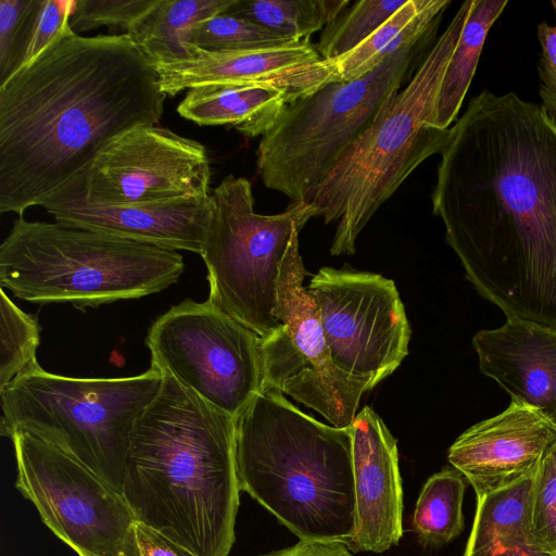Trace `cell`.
Instances as JSON below:
<instances>
[{
	"label": "cell",
	"mask_w": 556,
	"mask_h": 556,
	"mask_svg": "<svg viewBox=\"0 0 556 556\" xmlns=\"http://www.w3.org/2000/svg\"><path fill=\"white\" fill-rule=\"evenodd\" d=\"M432 211L482 298L556 329V122L541 105L473 97L441 153Z\"/></svg>",
	"instance_id": "obj_1"
},
{
	"label": "cell",
	"mask_w": 556,
	"mask_h": 556,
	"mask_svg": "<svg viewBox=\"0 0 556 556\" xmlns=\"http://www.w3.org/2000/svg\"><path fill=\"white\" fill-rule=\"evenodd\" d=\"M166 94L129 35L72 34L0 85V212L41 206Z\"/></svg>",
	"instance_id": "obj_2"
},
{
	"label": "cell",
	"mask_w": 556,
	"mask_h": 556,
	"mask_svg": "<svg viewBox=\"0 0 556 556\" xmlns=\"http://www.w3.org/2000/svg\"><path fill=\"white\" fill-rule=\"evenodd\" d=\"M235 432V417L163 372L125 459L123 495L137 520L197 556H228L241 491Z\"/></svg>",
	"instance_id": "obj_3"
},
{
	"label": "cell",
	"mask_w": 556,
	"mask_h": 556,
	"mask_svg": "<svg viewBox=\"0 0 556 556\" xmlns=\"http://www.w3.org/2000/svg\"><path fill=\"white\" fill-rule=\"evenodd\" d=\"M235 457L240 490L300 541L350 545L357 528L351 426L324 424L263 390L236 417Z\"/></svg>",
	"instance_id": "obj_4"
},
{
	"label": "cell",
	"mask_w": 556,
	"mask_h": 556,
	"mask_svg": "<svg viewBox=\"0 0 556 556\" xmlns=\"http://www.w3.org/2000/svg\"><path fill=\"white\" fill-rule=\"evenodd\" d=\"M470 0L426 53L404 89L319 181L309 203L325 224L339 220L330 252L354 254L355 242L380 206L428 157L442 153L451 127L433 126L438 92L459 39Z\"/></svg>",
	"instance_id": "obj_5"
},
{
	"label": "cell",
	"mask_w": 556,
	"mask_h": 556,
	"mask_svg": "<svg viewBox=\"0 0 556 556\" xmlns=\"http://www.w3.org/2000/svg\"><path fill=\"white\" fill-rule=\"evenodd\" d=\"M181 254L103 232L20 216L0 245V285L36 304L79 309L140 299L176 283Z\"/></svg>",
	"instance_id": "obj_6"
},
{
	"label": "cell",
	"mask_w": 556,
	"mask_h": 556,
	"mask_svg": "<svg viewBox=\"0 0 556 556\" xmlns=\"http://www.w3.org/2000/svg\"><path fill=\"white\" fill-rule=\"evenodd\" d=\"M162 381L153 365L131 377L75 378L37 364L0 391V433L51 443L123 494L130 433Z\"/></svg>",
	"instance_id": "obj_7"
},
{
	"label": "cell",
	"mask_w": 556,
	"mask_h": 556,
	"mask_svg": "<svg viewBox=\"0 0 556 556\" xmlns=\"http://www.w3.org/2000/svg\"><path fill=\"white\" fill-rule=\"evenodd\" d=\"M434 33L391 53L355 80L328 84L288 103L258 143L256 165L263 184L292 202L307 201L400 91Z\"/></svg>",
	"instance_id": "obj_8"
},
{
	"label": "cell",
	"mask_w": 556,
	"mask_h": 556,
	"mask_svg": "<svg viewBox=\"0 0 556 556\" xmlns=\"http://www.w3.org/2000/svg\"><path fill=\"white\" fill-rule=\"evenodd\" d=\"M211 198L212 218L200 254L207 270V301L267 338L281 326L274 309L282 261L314 212L308 202L299 201L279 214H257L251 182L233 175Z\"/></svg>",
	"instance_id": "obj_9"
},
{
	"label": "cell",
	"mask_w": 556,
	"mask_h": 556,
	"mask_svg": "<svg viewBox=\"0 0 556 556\" xmlns=\"http://www.w3.org/2000/svg\"><path fill=\"white\" fill-rule=\"evenodd\" d=\"M15 488L79 556H140L137 518L124 495L83 463L27 432H15Z\"/></svg>",
	"instance_id": "obj_10"
},
{
	"label": "cell",
	"mask_w": 556,
	"mask_h": 556,
	"mask_svg": "<svg viewBox=\"0 0 556 556\" xmlns=\"http://www.w3.org/2000/svg\"><path fill=\"white\" fill-rule=\"evenodd\" d=\"M262 338L207 300L172 306L151 325V365L237 417L263 390Z\"/></svg>",
	"instance_id": "obj_11"
},
{
	"label": "cell",
	"mask_w": 556,
	"mask_h": 556,
	"mask_svg": "<svg viewBox=\"0 0 556 556\" xmlns=\"http://www.w3.org/2000/svg\"><path fill=\"white\" fill-rule=\"evenodd\" d=\"M307 275L296 237L278 276L274 315L281 326L261 343L263 390L290 395L334 427H350L362 395L375 386L340 370L332 362L318 307L303 286Z\"/></svg>",
	"instance_id": "obj_12"
},
{
	"label": "cell",
	"mask_w": 556,
	"mask_h": 556,
	"mask_svg": "<svg viewBox=\"0 0 556 556\" xmlns=\"http://www.w3.org/2000/svg\"><path fill=\"white\" fill-rule=\"evenodd\" d=\"M205 147L168 128L138 126L109 143L79 175L41 206L119 205L205 197Z\"/></svg>",
	"instance_id": "obj_13"
},
{
	"label": "cell",
	"mask_w": 556,
	"mask_h": 556,
	"mask_svg": "<svg viewBox=\"0 0 556 556\" xmlns=\"http://www.w3.org/2000/svg\"><path fill=\"white\" fill-rule=\"evenodd\" d=\"M307 289L340 370L376 387L400 366L408 353L410 327L393 280L323 267Z\"/></svg>",
	"instance_id": "obj_14"
},
{
	"label": "cell",
	"mask_w": 556,
	"mask_h": 556,
	"mask_svg": "<svg viewBox=\"0 0 556 556\" xmlns=\"http://www.w3.org/2000/svg\"><path fill=\"white\" fill-rule=\"evenodd\" d=\"M556 442V422L542 412L510 402L496 416L464 431L447 459L480 498L533 476Z\"/></svg>",
	"instance_id": "obj_15"
},
{
	"label": "cell",
	"mask_w": 556,
	"mask_h": 556,
	"mask_svg": "<svg viewBox=\"0 0 556 556\" xmlns=\"http://www.w3.org/2000/svg\"><path fill=\"white\" fill-rule=\"evenodd\" d=\"M357 528L352 552L382 553L403 535V489L396 440L365 406L352 425Z\"/></svg>",
	"instance_id": "obj_16"
},
{
	"label": "cell",
	"mask_w": 556,
	"mask_h": 556,
	"mask_svg": "<svg viewBox=\"0 0 556 556\" xmlns=\"http://www.w3.org/2000/svg\"><path fill=\"white\" fill-rule=\"evenodd\" d=\"M43 208L65 226L201 254L213 202L208 194L119 205H46Z\"/></svg>",
	"instance_id": "obj_17"
},
{
	"label": "cell",
	"mask_w": 556,
	"mask_h": 556,
	"mask_svg": "<svg viewBox=\"0 0 556 556\" xmlns=\"http://www.w3.org/2000/svg\"><path fill=\"white\" fill-rule=\"evenodd\" d=\"M481 372L556 422V329L519 319L472 337Z\"/></svg>",
	"instance_id": "obj_18"
},
{
	"label": "cell",
	"mask_w": 556,
	"mask_h": 556,
	"mask_svg": "<svg viewBox=\"0 0 556 556\" xmlns=\"http://www.w3.org/2000/svg\"><path fill=\"white\" fill-rule=\"evenodd\" d=\"M188 48L190 59L155 66L166 96L203 85L269 84L290 68L321 59L309 39L239 51L212 52L192 45Z\"/></svg>",
	"instance_id": "obj_19"
},
{
	"label": "cell",
	"mask_w": 556,
	"mask_h": 556,
	"mask_svg": "<svg viewBox=\"0 0 556 556\" xmlns=\"http://www.w3.org/2000/svg\"><path fill=\"white\" fill-rule=\"evenodd\" d=\"M451 0H407L378 30L356 48L334 59L294 68L299 97L331 83L355 80L404 46L435 31Z\"/></svg>",
	"instance_id": "obj_20"
},
{
	"label": "cell",
	"mask_w": 556,
	"mask_h": 556,
	"mask_svg": "<svg viewBox=\"0 0 556 556\" xmlns=\"http://www.w3.org/2000/svg\"><path fill=\"white\" fill-rule=\"evenodd\" d=\"M288 104L286 91L268 84L203 85L188 90L177 111L201 126L230 125L263 136Z\"/></svg>",
	"instance_id": "obj_21"
},
{
	"label": "cell",
	"mask_w": 556,
	"mask_h": 556,
	"mask_svg": "<svg viewBox=\"0 0 556 556\" xmlns=\"http://www.w3.org/2000/svg\"><path fill=\"white\" fill-rule=\"evenodd\" d=\"M533 476L477 498L463 556H547L529 536L528 502Z\"/></svg>",
	"instance_id": "obj_22"
},
{
	"label": "cell",
	"mask_w": 556,
	"mask_h": 556,
	"mask_svg": "<svg viewBox=\"0 0 556 556\" xmlns=\"http://www.w3.org/2000/svg\"><path fill=\"white\" fill-rule=\"evenodd\" d=\"M236 0H159L127 33L156 65L190 59L185 33L197 23L227 12Z\"/></svg>",
	"instance_id": "obj_23"
},
{
	"label": "cell",
	"mask_w": 556,
	"mask_h": 556,
	"mask_svg": "<svg viewBox=\"0 0 556 556\" xmlns=\"http://www.w3.org/2000/svg\"><path fill=\"white\" fill-rule=\"evenodd\" d=\"M507 3V0H470L466 22L438 92L434 127L447 129L456 119L476 72L486 35Z\"/></svg>",
	"instance_id": "obj_24"
},
{
	"label": "cell",
	"mask_w": 556,
	"mask_h": 556,
	"mask_svg": "<svg viewBox=\"0 0 556 556\" xmlns=\"http://www.w3.org/2000/svg\"><path fill=\"white\" fill-rule=\"evenodd\" d=\"M349 4L348 0H236L225 13L298 41L325 28Z\"/></svg>",
	"instance_id": "obj_25"
},
{
	"label": "cell",
	"mask_w": 556,
	"mask_h": 556,
	"mask_svg": "<svg viewBox=\"0 0 556 556\" xmlns=\"http://www.w3.org/2000/svg\"><path fill=\"white\" fill-rule=\"evenodd\" d=\"M466 481L455 468H444L424 484L413 516L414 529L421 541L444 545L463 532Z\"/></svg>",
	"instance_id": "obj_26"
},
{
	"label": "cell",
	"mask_w": 556,
	"mask_h": 556,
	"mask_svg": "<svg viewBox=\"0 0 556 556\" xmlns=\"http://www.w3.org/2000/svg\"><path fill=\"white\" fill-rule=\"evenodd\" d=\"M407 0H359L328 24L316 47L324 60L356 48L378 30Z\"/></svg>",
	"instance_id": "obj_27"
},
{
	"label": "cell",
	"mask_w": 556,
	"mask_h": 556,
	"mask_svg": "<svg viewBox=\"0 0 556 556\" xmlns=\"http://www.w3.org/2000/svg\"><path fill=\"white\" fill-rule=\"evenodd\" d=\"M0 391L37 365L40 326L0 290Z\"/></svg>",
	"instance_id": "obj_28"
},
{
	"label": "cell",
	"mask_w": 556,
	"mask_h": 556,
	"mask_svg": "<svg viewBox=\"0 0 556 556\" xmlns=\"http://www.w3.org/2000/svg\"><path fill=\"white\" fill-rule=\"evenodd\" d=\"M184 41L205 51L218 52L271 48L296 40L245 18L222 13L190 27L185 33Z\"/></svg>",
	"instance_id": "obj_29"
},
{
	"label": "cell",
	"mask_w": 556,
	"mask_h": 556,
	"mask_svg": "<svg viewBox=\"0 0 556 556\" xmlns=\"http://www.w3.org/2000/svg\"><path fill=\"white\" fill-rule=\"evenodd\" d=\"M528 530L530 541L538 549L547 556H556V442L533 476Z\"/></svg>",
	"instance_id": "obj_30"
},
{
	"label": "cell",
	"mask_w": 556,
	"mask_h": 556,
	"mask_svg": "<svg viewBox=\"0 0 556 556\" xmlns=\"http://www.w3.org/2000/svg\"><path fill=\"white\" fill-rule=\"evenodd\" d=\"M40 5L41 0H0V85L22 66Z\"/></svg>",
	"instance_id": "obj_31"
},
{
	"label": "cell",
	"mask_w": 556,
	"mask_h": 556,
	"mask_svg": "<svg viewBox=\"0 0 556 556\" xmlns=\"http://www.w3.org/2000/svg\"><path fill=\"white\" fill-rule=\"evenodd\" d=\"M159 0H76L70 26L75 34L102 25L121 27L127 34L130 28Z\"/></svg>",
	"instance_id": "obj_32"
},
{
	"label": "cell",
	"mask_w": 556,
	"mask_h": 556,
	"mask_svg": "<svg viewBox=\"0 0 556 556\" xmlns=\"http://www.w3.org/2000/svg\"><path fill=\"white\" fill-rule=\"evenodd\" d=\"M75 7L76 0H41L35 29L20 70L31 64L50 47L74 34L70 20Z\"/></svg>",
	"instance_id": "obj_33"
},
{
	"label": "cell",
	"mask_w": 556,
	"mask_h": 556,
	"mask_svg": "<svg viewBox=\"0 0 556 556\" xmlns=\"http://www.w3.org/2000/svg\"><path fill=\"white\" fill-rule=\"evenodd\" d=\"M556 15V9H554ZM538 38L542 47L539 63L541 106L556 122V21L554 25H538Z\"/></svg>",
	"instance_id": "obj_34"
},
{
	"label": "cell",
	"mask_w": 556,
	"mask_h": 556,
	"mask_svg": "<svg viewBox=\"0 0 556 556\" xmlns=\"http://www.w3.org/2000/svg\"><path fill=\"white\" fill-rule=\"evenodd\" d=\"M136 538L140 556H197L187 547L139 521L136 525Z\"/></svg>",
	"instance_id": "obj_35"
},
{
	"label": "cell",
	"mask_w": 556,
	"mask_h": 556,
	"mask_svg": "<svg viewBox=\"0 0 556 556\" xmlns=\"http://www.w3.org/2000/svg\"><path fill=\"white\" fill-rule=\"evenodd\" d=\"M262 556H353V553L346 545L341 543L299 541L291 547Z\"/></svg>",
	"instance_id": "obj_36"
},
{
	"label": "cell",
	"mask_w": 556,
	"mask_h": 556,
	"mask_svg": "<svg viewBox=\"0 0 556 556\" xmlns=\"http://www.w3.org/2000/svg\"><path fill=\"white\" fill-rule=\"evenodd\" d=\"M552 5L554 9H556V1H552Z\"/></svg>",
	"instance_id": "obj_37"
}]
</instances>
